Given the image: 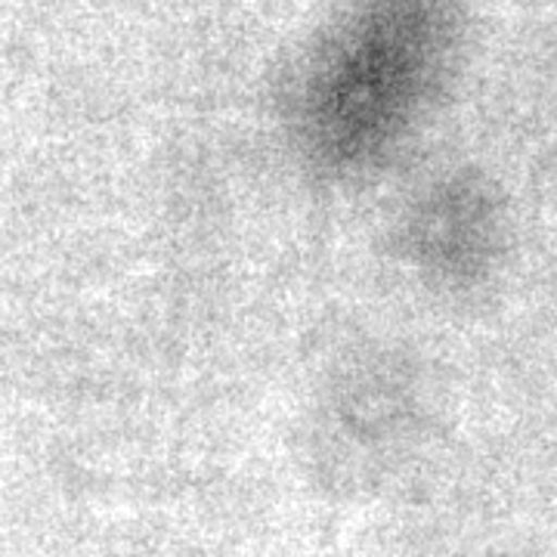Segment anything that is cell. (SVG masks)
Returning <instances> with one entry per match:
<instances>
[{"label": "cell", "mask_w": 557, "mask_h": 557, "mask_svg": "<svg viewBox=\"0 0 557 557\" xmlns=\"http://www.w3.org/2000/svg\"><path fill=\"white\" fill-rule=\"evenodd\" d=\"M471 193L456 186V180L434 186L418 201L412 218V251L418 267L456 285V276H465L471 267V242H478V223L471 226Z\"/></svg>", "instance_id": "2"}, {"label": "cell", "mask_w": 557, "mask_h": 557, "mask_svg": "<svg viewBox=\"0 0 557 557\" xmlns=\"http://www.w3.org/2000/svg\"><path fill=\"white\" fill-rule=\"evenodd\" d=\"M446 38V0H372L304 97L307 159L329 177L375 171L431 97Z\"/></svg>", "instance_id": "1"}]
</instances>
